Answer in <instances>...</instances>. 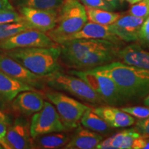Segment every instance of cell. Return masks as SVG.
<instances>
[{"label":"cell","mask_w":149,"mask_h":149,"mask_svg":"<svg viewBox=\"0 0 149 149\" xmlns=\"http://www.w3.org/2000/svg\"><path fill=\"white\" fill-rule=\"evenodd\" d=\"M92 70L105 74L114 81L124 101H135L149 94V70L113 61Z\"/></svg>","instance_id":"obj_1"},{"label":"cell","mask_w":149,"mask_h":149,"mask_svg":"<svg viewBox=\"0 0 149 149\" xmlns=\"http://www.w3.org/2000/svg\"><path fill=\"white\" fill-rule=\"evenodd\" d=\"M3 52L33 73L41 77H47L61 70L59 60L61 48L59 45L15 48Z\"/></svg>","instance_id":"obj_2"},{"label":"cell","mask_w":149,"mask_h":149,"mask_svg":"<svg viewBox=\"0 0 149 149\" xmlns=\"http://www.w3.org/2000/svg\"><path fill=\"white\" fill-rule=\"evenodd\" d=\"M87 22L85 6L79 0H66L59 11L55 28L46 34L59 45L68 37L79 31Z\"/></svg>","instance_id":"obj_3"},{"label":"cell","mask_w":149,"mask_h":149,"mask_svg":"<svg viewBox=\"0 0 149 149\" xmlns=\"http://www.w3.org/2000/svg\"><path fill=\"white\" fill-rule=\"evenodd\" d=\"M70 74L79 77L102 99L104 104L117 107L126 104L120 95L114 81L111 78L92 69L86 70H72Z\"/></svg>","instance_id":"obj_4"},{"label":"cell","mask_w":149,"mask_h":149,"mask_svg":"<svg viewBox=\"0 0 149 149\" xmlns=\"http://www.w3.org/2000/svg\"><path fill=\"white\" fill-rule=\"evenodd\" d=\"M46 84L55 90L65 91L81 101L93 105L104 104L102 99L84 82L77 76L56 72L46 77Z\"/></svg>","instance_id":"obj_5"},{"label":"cell","mask_w":149,"mask_h":149,"mask_svg":"<svg viewBox=\"0 0 149 149\" xmlns=\"http://www.w3.org/2000/svg\"><path fill=\"white\" fill-rule=\"evenodd\" d=\"M46 97L53 104L61 122L68 130L77 128L88 106L58 91H49Z\"/></svg>","instance_id":"obj_6"},{"label":"cell","mask_w":149,"mask_h":149,"mask_svg":"<svg viewBox=\"0 0 149 149\" xmlns=\"http://www.w3.org/2000/svg\"><path fill=\"white\" fill-rule=\"evenodd\" d=\"M119 44L111 41L97 39H75L59 44L61 48L59 60L65 66H70L86 53L98 49L119 47Z\"/></svg>","instance_id":"obj_7"},{"label":"cell","mask_w":149,"mask_h":149,"mask_svg":"<svg viewBox=\"0 0 149 149\" xmlns=\"http://www.w3.org/2000/svg\"><path fill=\"white\" fill-rule=\"evenodd\" d=\"M67 130L55 107L48 102H44L42 109L33 114L30 123V133L33 139L44 134Z\"/></svg>","instance_id":"obj_8"},{"label":"cell","mask_w":149,"mask_h":149,"mask_svg":"<svg viewBox=\"0 0 149 149\" xmlns=\"http://www.w3.org/2000/svg\"><path fill=\"white\" fill-rule=\"evenodd\" d=\"M57 45L46 33L31 29L0 41V51L33 47H52Z\"/></svg>","instance_id":"obj_9"},{"label":"cell","mask_w":149,"mask_h":149,"mask_svg":"<svg viewBox=\"0 0 149 149\" xmlns=\"http://www.w3.org/2000/svg\"><path fill=\"white\" fill-rule=\"evenodd\" d=\"M0 71L9 77L31 86L35 89H43L46 77L33 73L27 68L0 51Z\"/></svg>","instance_id":"obj_10"},{"label":"cell","mask_w":149,"mask_h":149,"mask_svg":"<svg viewBox=\"0 0 149 149\" xmlns=\"http://www.w3.org/2000/svg\"><path fill=\"white\" fill-rule=\"evenodd\" d=\"M19 12L32 29L46 33L55 28L59 13L26 6L19 7Z\"/></svg>","instance_id":"obj_11"},{"label":"cell","mask_w":149,"mask_h":149,"mask_svg":"<svg viewBox=\"0 0 149 149\" xmlns=\"http://www.w3.org/2000/svg\"><path fill=\"white\" fill-rule=\"evenodd\" d=\"M6 140L10 149L33 148L30 124L23 117H19L7 128Z\"/></svg>","instance_id":"obj_12"},{"label":"cell","mask_w":149,"mask_h":149,"mask_svg":"<svg viewBox=\"0 0 149 149\" xmlns=\"http://www.w3.org/2000/svg\"><path fill=\"white\" fill-rule=\"evenodd\" d=\"M145 19L131 15L120 16L110 27L113 34L121 41L126 42H137L139 32Z\"/></svg>","instance_id":"obj_13"},{"label":"cell","mask_w":149,"mask_h":149,"mask_svg":"<svg viewBox=\"0 0 149 149\" xmlns=\"http://www.w3.org/2000/svg\"><path fill=\"white\" fill-rule=\"evenodd\" d=\"M119 48L98 49L89 52L74 62L70 68L77 70H86L109 64L117 59V52Z\"/></svg>","instance_id":"obj_14"},{"label":"cell","mask_w":149,"mask_h":149,"mask_svg":"<svg viewBox=\"0 0 149 149\" xmlns=\"http://www.w3.org/2000/svg\"><path fill=\"white\" fill-rule=\"evenodd\" d=\"M44 102L43 96L37 90L26 91L19 93L10 106L15 112L28 117L40 111Z\"/></svg>","instance_id":"obj_15"},{"label":"cell","mask_w":149,"mask_h":149,"mask_svg":"<svg viewBox=\"0 0 149 149\" xmlns=\"http://www.w3.org/2000/svg\"><path fill=\"white\" fill-rule=\"evenodd\" d=\"M35 90L37 89L0 71V110L5 111L19 93Z\"/></svg>","instance_id":"obj_16"},{"label":"cell","mask_w":149,"mask_h":149,"mask_svg":"<svg viewBox=\"0 0 149 149\" xmlns=\"http://www.w3.org/2000/svg\"><path fill=\"white\" fill-rule=\"evenodd\" d=\"M117 59L124 64L149 70V51L137 43H133L117 52Z\"/></svg>","instance_id":"obj_17"},{"label":"cell","mask_w":149,"mask_h":149,"mask_svg":"<svg viewBox=\"0 0 149 149\" xmlns=\"http://www.w3.org/2000/svg\"><path fill=\"white\" fill-rule=\"evenodd\" d=\"M97 114L111 128H125L133 125L135 118L120 109L111 106H102L93 109Z\"/></svg>","instance_id":"obj_18"},{"label":"cell","mask_w":149,"mask_h":149,"mask_svg":"<svg viewBox=\"0 0 149 149\" xmlns=\"http://www.w3.org/2000/svg\"><path fill=\"white\" fill-rule=\"evenodd\" d=\"M75 39L105 40L111 41L117 44H119L121 41L116 35L113 34L110 26L101 25L91 22H87L79 31L68 37L66 41L75 40Z\"/></svg>","instance_id":"obj_19"},{"label":"cell","mask_w":149,"mask_h":149,"mask_svg":"<svg viewBox=\"0 0 149 149\" xmlns=\"http://www.w3.org/2000/svg\"><path fill=\"white\" fill-rule=\"evenodd\" d=\"M78 129L74 135L70 137L69 141L65 145L66 149H93L96 148L103 137L100 134L92 131L81 126H77Z\"/></svg>","instance_id":"obj_20"},{"label":"cell","mask_w":149,"mask_h":149,"mask_svg":"<svg viewBox=\"0 0 149 149\" xmlns=\"http://www.w3.org/2000/svg\"><path fill=\"white\" fill-rule=\"evenodd\" d=\"M70 139L68 133L55 132L39 135L33 139V148L55 149L64 148Z\"/></svg>","instance_id":"obj_21"},{"label":"cell","mask_w":149,"mask_h":149,"mask_svg":"<svg viewBox=\"0 0 149 149\" xmlns=\"http://www.w3.org/2000/svg\"><path fill=\"white\" fill-rule=\"evenodd\" d=\"M80 123L85 128L99 134L108 133L111 130V127L90 107L84 112Z\"/></svg>","instance_id":"obj_22"},{"label":"cell","mask_w":149,"mask_h":149,"mask_svg":"<svg viewBox=\"0 0 149 149\" xmlns=\"http://www.w3.org/2000/svg\"><path fill=\"white\" fill-rule=\"evenodd\" d=\"M85 8L88 21L101 25H111L121 16L119 13H114L113 11L89 8V7H85Z\"/></svg>","instance_id":"obj_23"},{"label":"cell","mask_w":149,"mask_h":149,"mask_svg":"<svg viewBox=\"0 0 149 149\" xmlns=\"http://www.w3.org/2000/svg\"><path fill=\"white\" fill-rule=\"evenodd\" d=\"M66 0H17L18 7L29 8L59 12Z\"/></svg>","instance_id":"obj_24"},{"label":"cell","mask_w":149,"mask_h":149,"mask_svg":"<svg viewBox=\"0 0 149 149\" xmlns=\"http://www.w3.org/2000/svg\"><path fill=\"white\" fill-rule=\"evenodd\" d=\"M32 29L25 21L15 23L0 24V41L8 39L27 29Z\"/></svg>","instance_id":"obj_25"},{"label":"cell","mask_w":149,"mask_h":149,"mask_svg":"<svg viewBox=\"0 0 149 149\" xmlns=\"http://www.w3.org/2000/svg\"><path fill=\"white\" fill-rule=\"evenodd\" d=\"M131 15L146 19L149 16V0H141L139 2L132 4L128 10Z\"/></svg>","instance_id":"obj_26"},{"label":"cell","mask_w":149,"mask_h":149,"mask_svg":"<svg viewBox=\"0 0 149 149\" xmlns=\"http://www.w3.org/2000/svg\"><path fill=\"white\" fill-rule=\"evenodd\" d=\"M120 109L137 120H143V119L149 117V107L146 106L145 107H139V106L126 107H122Z\"/></svg>","instance_id":"obj_27"},{"label":"cell","mask_w":149,"mask_h":149,"mask_svg":"<svg viewBox=\"0 0 149 149\" xmlns=\"http://www.w3.org/2000/svg\"><path fill=\"white\" fill-rule=\"evenodd\" d=\"M24 21L19 13L15 10H5L0 11V24L15 23Z\"/></svg>","instance_id":"obj_28"},{"label":"cell","mask_w":149,"mask_h":149,"mask_svg":"<svg viewBox=\"0 0 149 149\" xmlns=\"http://www.w3.org/2000/svg\"><path fill=\"white\" fill-rule=\"evenodd\" d=\"M79 1L85 7L89 8L102 9L109 11H113L115 9L107 0H79Z\"/></svg>","instance_id":"obj_29"},{"label":"cell","mask_w":149,"mask_h":149,"mask_svg":"<svg viewBox=\"0 0 149 149\" xmlns=\"http://www.w3.org/2000/svg\"><path fill=\"white\" fill-rule=\"evenodd\" d=\"M135 129L143 137H149V117L138 120L135 124Z\"/></svg>","instance_id":"obj_30"},{"label":"cell","mask_w":149,"mask_h":149,"mask_svg":"<svg viewBox=\"0 0 149 149\" xmlns=\"http://www.w3.org/2000/svg\"><path fill=\"white\" fill-rule=\"evenodd\" d=\"M132 149H149V137H139L134 141Z\"/></svg>","instance_id":"obj_31"},{"label":"cell","mask_w":149,"mask_h":149,"mask_svg":"<svg viewBox=\"0 0 149 149\" xmlns=\"http://www.w3.org/2000/svg\"><path fill=\"white\" fill-rule=\"evenodd\" d=\"M7 126L2 122H0V144L3 148L10 149L6 140V134L7 131Z\"/></svg>","instance_id":"obj_32"},{"label":"cell","mask_w":149,"mask_h":149,"mask_svg":"<svg viewBox=\"0 0 149 149\" xmlns=\"http://www.w3.org/2000/svg\"><path fill=\"white\" fill-rule=\"evenodd\" d=\"M147 35H149V16L145 19L144 23L141 26L140 32H139V39L146 37Z\"/></svg>","instance_id":"obj_33"},{"label":"cell","mask_w":149,"mask_h":149,"mask_svg":"<svg viewBox=\"0 0 149 149\" xmlns=\"http://www.w3.org/2000/svg\"><path fill=\"white\" fill-rule=\"evenodd\" d=\"M5 10H15L9 0H0V11Z\"/></svg>","instance_id":"obj_34"},{"label":"cell","mask_w":149,"mask_h":149,"mask_svg":"<svg viewBox=\"0 0 149 149\" xmlns=\"http://www.w3.org/2000/svg\"><path fill=\"white\" fill-rule=\"evenodd\" d=\"M0 122L3 123L6 126H9L12 123L10 117L1 110H0Z\"/></svg>","instance_id":"obj_35"},{"label":"cell","mask_w":149,"mask_h":149,"mask_svg":"<svg viewBox=\"0 0 149 149\" xmlns=\"http://www.w3.org/2000/svg\"><path fill=\"white\" fill-rule=\"evenodd\" d=\"M107 1L108 2L111 3V4L116 9L117 7L119 6V4H120L121 0H107Z\"/></svg>","instance_id":"obj_36"},{"label":"cell","mask_w":149,"mask_h":149,"mask_svg":"<svg viewBox=\"0 0 149 149\" xmlns=\"http://www.w3.org/2000/svg\"><path fill=\"white\" fill-rule=\"evenodd\" d=\"M137 42H140L141 44H148L149 45V35H147L146 37H141V38L139 39V40Z\"/></svg>","instance_id":"obj_37"},{"label":"cell","mask_w":149,"mask_h":149,"mask_svg":"<svg viewBox=\"0 0 149 149\" xmlns=\"http://www.w3.org/2000/svg\"><path fill=\"white\" fill-rule=\"evenodd\" d=\"M144 106H146V107H149V94L147 95L145 97L144 100Z\"/></svg>","instance_id":"obj_38"},{"label":"cell","mask_w":149,"mask_h":149,"mask_svg":"<svg viewBox=\"0 0 149 149\" xmlns=\"http://www.w3.org/2000/svg\"><path fill=\"white\" fill-rule=\"evenodd\" d=\"M124 1H126V2H128L130 4H134V3H136L139 1H140L141 0H124Z\"/></svg>","instance_id":"obj_39"},{"label":"cell","mask_w":149,"mask_h":149,"mask_svg":"<svg viewBox=\"0 0 149 149\" xmlns=\"http://www.w3.org/2000/svg\"><path fill=\"white\" fill-rule=\"evenodd\" d=\"M3 148V147L1 146V144H0V149H2Z\"/></svg>","instance_id":"obj_40"}]
</instances>
